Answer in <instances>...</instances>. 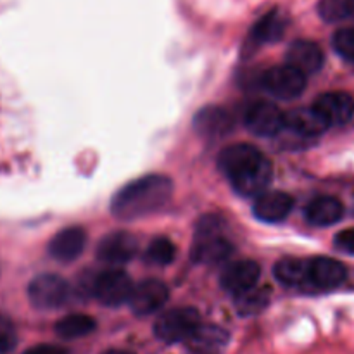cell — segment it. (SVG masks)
Returning a JSON list of instances; mask_svg holds the SVG:
<instances>
[{
  "mask_svg": "<svg viewBox=\"0 0 354 354\" xmlns=\"http://www.w3.org/2000/svg\"><path fill=\"white\" fill-rule=\"evenodd\" d=\"M173 192V183L168 176L149 175L133 180L113 197L111 209L121 220H137L162 209Z\"/></svg>",
  "mask_w": 354,
  "mask_h": 354,
  "instance_id": "cell-1",
  "label": "cell"
},
{
  "mask_svg": "<svg viewBox=\"0 0 354 354\" xmlns=\"http://www.w3.org/2000/svg\"><path fill=\"white\" fill-rule=\"evenodd\" d=\"M234 245L223 235V221L218 216H204L196 227L192 258L196 263L216 265L230 258Z\"/></svg>",
  "mask_w": 354,
  "mask_h": 354,
  "instance_id": "cell-2",
  "label": "cell"
},
{
  "mask_svg": "<svg viewBox=\"0 0 354 354\" xmlns=\"http://www.w3.org/2000/svg\"><path fill=\"white\" fill-rule=\"evenodd\" d=\"M201 325V317L194 308H173L159 315L154 324V335L165 344L183 342Z\"/></svg>",
  "mask_w": 354,
  "mask_h": 354,
  "instance_id": "cell-3",
  "label": "cell"
},
{
  "mask_svg": "<svg viewBox=\"0 0 354 354\" xmlns=\"http://www.w3.org/2000/svg\"><path fill=\"white\" fill-rule=\"evenodd\" d=\"M69 286L64 279L52 273L38 275L31 280L28 287V297L31 304L40 310H55L68 303L69 299Z\"/></svg>",
  "mask_w": 354,
  "mask_h": 354,
  "instance_id": "cell-4",
  "label": "cell"
},
{
  "mask_svg": "<svg viewBox=\"0 0 354 354\" xmlns=\"http://www.w3.org/2000/svg\"><path fill=\"white\" fill-rule=\"evenodd\" d=\"M133 282L121 270H109L95 277L92 294L106 306H121L130 301L133 292Z\"/></svg>",
  "mask_w": 354,
  "mask_h": 354,
  "instance_id": "cell-5",
  "label": "cell"
},
{
  "mask_svg": "<svg viewBox=\"0 0 354 354\" xmlns=\"http://www.w3.org/2000/svg\"><path fill=\"white\" fill-rule=\"evenodd\" d=\"M263 86L279 99H296L306 88V76L289 64L277 66L263 75Z\"/></svg>",
  "mask_w": 354,
  "mask_h": 354,
  "instance_id": "cell-6",
  "label": "cell"
},
{
  "mask_svg": "<svg viewBox=\"0 0 354 354\" xmlns=\"http://www.w3.org/2000/svg\"><path fill=\"white\" fill-rule=\"evenodd\" d=\"M245 127L261 137H273L286 127V114L272 102H254L245 111Z\"/></svg>",
  "mask_w": 354,
  "mask_h": 354,
  "instance_id": "cell-7",
  "label": "cell"
},
{
  "mask_svg": "<svg viewBox=\"0 0 354 354\" xmlns=\"http://www.w3.org/2000/svg\"><path fill=\"white\" fill-rule=\"evenodd\" d=\"M313 109L328 127L346 124L354 116V99L346 92L322 93L313 104Z\"/></svg>",
  "mask_w": 354,
  "mask_h": 354,
  "instance_id": "cell-8",
  "label": "cell"
},
{
  "mask_svg": "<svg viewBox=\"0 0 354 354\" xmlns=\"http://www.w3.org/2000/svg\"><path fill=\"white\" fill-rule=\"evenodd\" d=\"M168 297L169 292L165 283L159 280H144L133 287L128 304L137 317H147L165 306Z\"/></svg>",
  "mask_w": 354,
  "mask_h": 354,
  "instance_id": "cell-9",
  "label": "cell"
},
{
  "mask_svg": "<svg viewBox=\"0 0 354 354\" xmlns=\"http://www.w3.org/2000/svg\"><path fill=\"white\" fill-rule=\"evenodd\" d=\"M230 342V334L213 324H201L185 341L189 354H223Z\"/></svg>",
  "mask_w": 354,
  "mask_h": 354,
  "instance_id": "cell-10",
  "label": "cell"
},
{
  "mask_svg": "<svg viewBox=\"0 0 354 354\" xmlns=\"http://www.w3.org/2000/svg\"><path fill=\"white\" fill-rule=\"evenodd\" d=\"M259 275H261V268L256 261L251 259H242V261L232 263L221 275V287L227 290L228 294H244L248 290L254 289L258 283Z\"/></svg>",
  "mask_w": 354,
  "mask_h": 354,
  "instance_id": "cell-11",
  "label": "cell"
},
{
  "mask_svg": "<svg viewBox=\"0 0 354 354\" xmlns=\"http://www.w3.org/2000/svg\"><path fill=\"white\" fill-rule=\"evenodd\" d=\"M137 239L127 232H114L100 241L97 256L109 265H124L137 254Z\"/></svg>",
  "mask_w": 354,
  "mask_h": 354,
  "instance_id": "cell-12",
  "label": "cell"
},
{
  "mask_svg": "<svg viewBox=\"0 0 354 354\" xmlns=\"http://www.w3.org/2000/svg\"><path fill=\"white\" fill-rule=\"evenodd\" d=\"M263 158L265 156L254 145L235 144L221 152L220 158H218V166L232 180L241 175V173H244L245 169L251 168V166H254L256 162L261 161Z\"/></svg>",
  "mask_w": 354,
  "mask_h": 354,
  "instance_id": "cell-13",
  "label": "cell"
},
{
  "mask_svg": "<svg viewBox=\"0 0 354 354\" xmlns=\"http://www.w3.org/2000/svg\"><path fill=\"white\" fill-rule=\"evenodd\" d=\"M273 169L272 165L266 158H263L261 161L256 162L254 166H251L249 169H245L244 173L237 175L235 178H232V185L237 190L241 196L244 197H259L261 194H265V189L272 182Z\"/></svg>",
  "mask_w": 354,
  "mask_h": 354,
  "instance_id": "cell-14",
  "label": "cell"
},
{
  "mask_svg": "<svg viewBox=\"0 0 354 354\" xmlns=\"http://www.w3.org/2000/svg\"><path fill=\"white\" fill-rule=\"evenodd\" d=\"M324 59L320 45L310 40H296L287 50V64L303 73L304 76L320 71Z\"/></svg>",
  "mask_w": 354,
  "mask_h": 354,
  "instance_id": "cell-15",
  "label": "cell"
},
{
  "mask_svg": "<svg viewBox=\"0 0 354 354\" xmlns=\"http://www.w3.org/2000/svg\"><path fill=\"white\" fill-rule=\"evenodd\" d=\"M86 244V234L82 227H68L59 232L48 244V252L59 261L69 263L78 258Z\"/></svg>",
  "mask_w": 354,
  "mask_h": 354,
  "instance_id": "cell-16",
  "label": "cell"
},
{
  "mask_svg": "<svg viewBox=\"0 0 354 354\" xmlns=\"http://www.w3.org/2000/svg\"><path fill=\"white\" fill-rule=\"evenodd\" d=\"M348 277V270L337 259L320 256L310 261V283L318 289H334Z\"/></svg>",
  "mask_w": 354,
  "mask_h": 354,
  "instance_id": "cell-17",
  "label": "cell"
},
{
  "mask_svg": "<svg viewBox=\"0 0 354 354\" xmlns=\"http://www.w3.org/2000/svg\"><path fill=\"white\" fill-rule=\"evenodd\" d=\"M294 199L286 192H265L256 199L254 211L256 218L266 223H277L282 221L283 218L289 216L292 211Z\"/></svg>",
  "mask_w": 354,
  "mask_h": 354,
  "instance_id": "cell-18",
  "label": "cell"
},
{
  "mask_svg": "<svg viewBox=\"0 0 354 354\" xmlns=\"http://www.w3.org/2000/svg\"><path fill=\"white\" fill-rule=\"evenodd\" d=\"M196 130L207 138L227 135L234 128V118L223 107H204L196 116Z\"/></svg>",
  "mask_w": 354,
  "mask_h": 354,
  "instance_id": "cell-19",
  "label": "cell"
},
{
  "mask_svg": "<svg viewBox=\"0 0 354 354\" xmlns=\"http://www.w3.org/2000/svg\"><path fill=\"white\" fill-rule=\"evenodd\" d=\"M344 214V206L339 199L330 196H320L306 206V220L317 227H328L337 223Z\"/></svg>",
  "mask_w": 354,
  "mask_h": 354,
  "instance_id": "cell-20",
  "label": "cell"
},
{
  "mask_svg": "<svg viewBox=\"0 0 354 354\" xmlns=\"http://www.w3.org/2000/svg\"><path fill=\"white\" fill-rule=\"evenodd\" d=\"M286 128L303 137H317L327 130L328 124L313 107H301L286 114Z\"/></svg>",
  "mask_w": 354,
  "mask_h": 354,
  "instance_id": "cell-21",
  "label": "cell"
},
{
  "mask_svg": "<svg viewBox=\"0 0 354 354\" xmlns=\"http://www.w3.org/2000/svg\"><path fill=\"white\" fill-rule=\"evenodd\" d=\"M287 28V17L280 10H270L254 24L251 31V40L254 44H273L283 37Z\"/></svg>",
  "mask_w": 354,
  "mask_h": 354,
  "instance_id": "cell-22",
  "label": "cell"
},
{
  "mask_svg": "<svg viewBox=\"0 0 354 354\" xmlns=\"http://www.w3.org/2000/svg\"><path fill=\"white\" fill-rule=\"evenodd\" d=\"M275 279L283 286H303L310 282V261L297 258H283L273 268Z\"/></svg>",
  "mask_w": 354,
  "mask_h": 354,
  "instance_id": "cell-23",
  "label": "cell"
},
{
  "mask_svg": "<svg viewBox=\"0 0 354 354\" xmlns=\"http://www.w3.org/2000/svg\"><path fill=\"white\" fill-rule=\"evenodd\" d=\"M95 330V320L88 315H69L55 324V334L62 339H80Z\"/></svg>",
  "mask_w": 354,
  "mask_h": 354,
  "instance_id": "cell-24",
  "label": "cell"
},
{
  "mask_svg": "<svg viewBox=\"0 0 354 354\" xmlns=\"http://www.w3.org/2000/svg\"><path fill=\"white\" fill-rule=\"evenodd\" d=\"M268 303L270 290L266 287H263V289L254 287V289L248 290V292L235 296V310L242 317H254V315L261 313L268 306Z\"/></svg>",
  "mask_w": 354,
  "mask_h": 354,
  "instance_id": "cell-25",
  "label": "cell"
},
{
  "mask_svg": "<svg viewBox=\"0 0 354 354\" xmlns=\"http://www.w3.org/2000/svg\"><path fill=\"white\" fill-rule=\"evenodd\" d=\"M176 256V249L175 244H173L169 239L165 237H159L154 239V241L149 244L147 252H145V259L152 265H158V266H165L173 263Z\"/></svg>",
  "mask_w": 354,
  "mask_h": 354,
  "instance_id": "cell-26",
  "label": "cell"
},
{
  "mask_svg": "<svg viewBox=\"0 0 354 354\" xmlns=\"http://www.w3.org/2000/svg\"><path fill=\"white\" fill-rule=\"evenodd\" d=\"M318 14L327 23H339L351 17L348 0H320L318 3Z\"/></svg>",
  "mask_w": 354,
  "mask_h": 354,
  "instance_id": "cell-27",
  "label": "cell"
},
{
  "mask_svg": "<svg viewBox=\"0 0 354 354\" xmlns=\"http://www.w3.org/2000/svg\"><path fill=\"white\" fill-rule=\"evenodd\" d=\"M332 45L342 59L354 62V26L341 28V30L335 31Z\"/></svg>",
  "mask_w": 354,
  "mask_h": 354,
  "instance_id": "cell-28",
  "label": "cell"
},
{
  "mask_svg": "<svg viewBox=\"0 0 354 354\" xmlns=\"http://www.w3.org/2000/svg\"><path fill=\"white\" fill-rule=\"evenodd\" d=\"M17 334L12 322L6 317H0V354H6L16 348Z\"/></svg>",
  "mask_w": 354,
  "mask_h": 354,
  "instance_id": "cell-29",
  "label": "cell"
},
{
  "mask_svg": "<svg viewBox=\"0 0 354 354\" xmlns=\"http://www.w3.org/2000/svg\"><path fill=\"white\" fill-rule=\"evenodd\" d=\"M335 245H337L341 251L354 254V228H348V230H342L341 234H337V237H335Z\"/></svg>",
  "mask_w": 354,
  "mask_h": 354,
  "instance_id": "cell-30",
  "label": "cell"
},
{
  "mask_svg": "<svg viewBox=\"0 0 354 354\" xmlns=\"http://www.w3.org/2000/svg\"><path fill=\"white\" fill-rule=\"evenodd\" d=\"M23 354H68V349L57 344H38L26 349Z\"/></svg>",
  "mask_w": 354,
  "mask_h": 354,
  "instance_id": "cell-31",
  "label": "cell"
},
{
  "mask_svg": "<svg viewBox=\"0 0 354 354\" xmlns=\"http://www.w3.org/2000/svg\"><path fill=\"white\" fill-rule=\"evenodd\" d=\"M100 354H135L131 351H124V349H107V351L100 353Z\"/></svg>",
  "mask_w": 354,
  "mask_h": 354,
  "instance_id": "cell-32",
  "label": "cell"
},
{
  "mask_svg": "<svg viewBox=\"0 0 354 354\" xmlns=\"http://www.w3.org/2000/svg\"><path fill=\"white\" fill-rule=\"evenodd\" d=\"M349 2V10H351V17H354V0H348Z\"/></svg>",
  "mask_w": 354,
  "mask_h": 354,
  "instance_id": "cell-33",
  "label": "cell"
}]
</instances>
